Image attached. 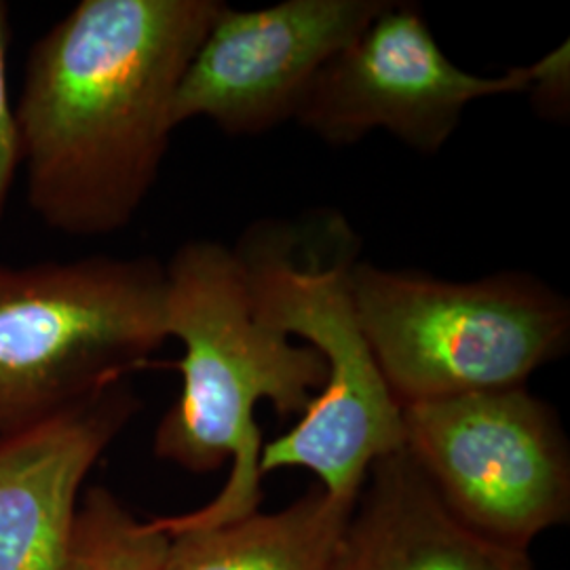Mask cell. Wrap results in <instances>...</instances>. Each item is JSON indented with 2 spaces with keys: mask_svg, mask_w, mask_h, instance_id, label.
<instances>
[{
  "mask_svg": "<svg viewBox=\"0 0 570 570\" xmlns=\"http://www.w3.org/2000/svg\"><path fill=\"white\" fill-rule=\"evenodd\" d=\"M225 2L81 0L26 58L16 117L28 204L51 230L104 237L159 178L184 72Z\"/></svg>",
  "mask_w": 570,
  "mask_h": 570,
  "instance_id": "1",
  "label": "cell"
},
{
  "mask_svg": "<svg viewBox=\"0 0 570 570\" xmlns=\"http://www.w3.org/2000/svg\"><path fill=\"white\" fill-rule=\"evenodd\" d=\"M165 330L184 346L171 362L183 391L157 428L155 454L193 473L230 463V473L204 508L153 524L171 534L235 522L263 501L256 407L268 402L282 419L301 416L324 387L326 362L256 315L235 247L218 242L180 245L165 265Z\"/></svg>",
  "mask_w": 570,
  "mask_h": 570,
  "instance_id": "2",
  "label": "cell"
},
{
  "mask_svg": "<svg viewBox=\"0 0 570 570\" xmlns=\"http://www.w3.org/2000/svg\"><path fill=\"white\" fill-rule=\"evenodd\" d=\"M256 315L326 362V381L296 425L261 450L265 478L306 469L327 497L355 503L376 461L404 449V416L360 326L351 289L357 239L341 216L266 223L235 247Z\"/></svg>",
  "mask_w": 570,
  "mask_h": 570,
  "instance_id": "3",
  "label": "cell"
},
{
  "mask_svg": "<svg viewBox=\"0 0 570 570\" xmlns=\"http://www.w3.org/2000/svg\"><path fill=\"white\" fill-rule=\"evenodd\" d=\"M360 326L400 406L524 387L567 353L569 301L527 273L446 282L351 268Z\"/></svg>",
  "mask_w": 570,
  "mask_h": 570,
  "instance_id": "4",
  "label": "cell"
},
{
  "mask_svg": "<svg viewBox=\"0 0 570 570\" xmlns=\"http://www.w3.org/2000/svg\"><path fill=\"white\" fill-rule=\"evenodd\" d=\"M165 341L157 258L0 265V435L127 381Z\"/></svg>",
  "mask_w": 570,
  "mask_h": 570,
  "instance_id": "5",
  "label": "cell"
},
{
  "mask_svg": "<svg viewBox=\"0 0 570 570\" xmlns=\"http://www.w3.org/2000/svg\"><path fill=\"white\" fill-rule=\"evenodd\" d=\"M402 416L404 449L469 529L529 551L569 520V442L527 387L419 402Z\"/></svg>",
  "mask_w": 570,
  "mask_h": 570,
  "instance_id": "6",
  "label": "cell"
},
{
  "mask_svg": "<svg viewBox=\"0 0 570 570\" xmlns=\"http://www.w3.org/2000/svg\"><path fill=\"white\" fill-rule=\"evenodd\" d=\"M529 82V66L499 77L459 68L414 4L389 0L322 68L296 121L332 146L385 129L412 150L433 155L456 131L469 104L527 94Z\"/></svg>",
  "mask_w": 570,
  "mask_h": 570,
  "instance_id": "7",
  "label": "cell"
},
{
  "mask_svg": "<svg viewBox=\"0 0 570 570\" xmlns=\"http://www.w3.org/2000/svg\"><path fill=\"white\" fill-rule=\"evenodd\" d=\"M389 0L223 4L174 98V125L209 119L230 136H258L296 119L315 77Z\"/></svg>",
  "mask_w": 570,
  "mask_h": 570,
  "instance_id": "8",
  "label": "cell"
},
{
  "mask_svg": "<svg viewBox=\"0 0 570 570\" xmlns=\"http://www.w3.org/2000/svg\"><path fill=\"white\" fill-rule=\"evenodd\" d=\"M138 407L122 381L0 435V570H60L85 480Z\"/></svg>",
  "mask_w": 570,
  "mask_h": 570,
  "instance_id": "9",
  "label": "cell"
},
{
  "mask_svg": "<svg viewBox=\"0 0 570 570\" xmlns=\"http://www.w3.org/2000/svg\"><path fill=\"white\" fill-rule=\"evenodd\" d=\"M334 570H534L527 550L469 529L406 449L376 461L346 520Z\"/></svg>",
  "mask_w": 570,
  "mask_h": 570,
  "instance_id": "10",
  "label": "cell"
},
{
  "mask_svg": "<svg viewBox=\"0 0 570 570\" xmlns=\"http://www.w3.org/2000/svg\"><path fill=\"white\" fill-rule=\"evenodd\" d=\"M353 505L315 487L284 510L171 532L164 570H334Z\"/></svg>",
  "mask_w": 570,
  "mask_h": 570,
  "instance_id": "11",
  "label": "cell"
},
{
  "mask_svg": "<svg viewBox=\"0 0 570 570\" xmlns=\"http://www.w3.org/2000/svg\"><path fill=\"white\" fill-rule=\"evenodd\" d=\"M169 537L106 489L82 494L60 570H164Z\"/></svg>",
  "mask_w": 570,
  "mask_h": 570,
  "instance_id": "12",
  "label": "cell"
},
{
  "mask_svg": "<svg viewBox=\"0 0 570 570\" xmlns=\"http://www.w3.org/2000/svg\"><path fill=\"white\" fill-rule=\"evenodd\" d=\"M9 7L0 0V218L4 214L11 186L16 183L18 169L23 165L21 136L16 104L9 94Z\"/></svg>",
  "mask_w": 570,
  "mask_h": 570,
  "instance_id": "13",
  "label": "cell"
},
{
  "mask_svg": "<svg viewBox=\"0 0 570 570\" xmlns=\"http://www.w3.org/2000/svg\"><path fill=\"white\" fill-rule=\"evenodd\" d=\"M527 94L534 110L548 119L562 121L570 110V47H556L548 56L529 66Z\"/></svg>",
  "mask_w": 570,
  "mask_h": 570,
  "instance_id": "14",
  "label": "cell"
}]
</instances>
